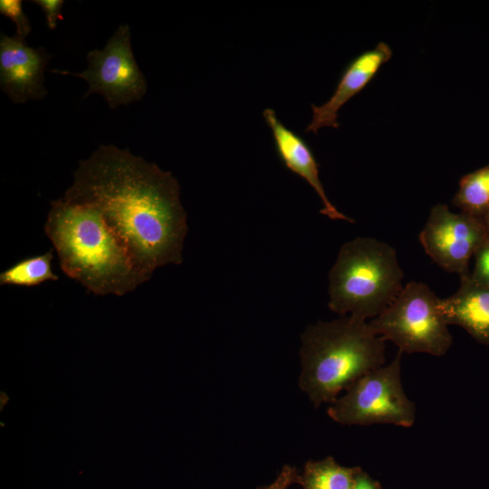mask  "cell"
I'll return each instance as SVG.
<instances>
[{
    "mask_svg": "<svg viewBox=\"0 0 489 489\" xmlns=\"http://www.w3.org/2000/svg\"><path fill=\"white\" fill-rule=\"evenodd\" d=\"M62 199L95 209L147 277L158 267L182 264L188 227L180 187L157 164L128 149L101 145L79 161Z\"/></svg>",
    "mask_w": 489,
    "mask_h": 489,
    "instance_id": "1",
    "label": "cell"
},
{
    "mask_svg": "<svg viewBox=\"0 0 489 489\" xmlns=\"http://www.w3.org/2000/svg\"><path fill=\"white\" fill-rule=\"evenodd\" d=\"M50 205L44 232L66 275L95 295L122 296L149 280L95 209L62 198Z\"/></svg>",
    "mask_w": 489,
    "mask_h": 489,
    "instance_id": "2",
    "label": "cell"
},
{
    "mask_svg": "<svg viewBox=\"0 0 489 489\" xmlns=\"http://www.w3.org/2000/svg\"><path fill=\"white\" fill-rule=\"evenodd\" d=\"M386 341L369 321L350 315L308 325L301 335V390L316 408L332 403L340 391L384 365Z\"/></svg>",
    "mask_w": 489,
    "mask_h": 489,
    "instance_id": "3",
    "label": "cell"
},
{
    "mask_svg": "<svg viewBox=\"0 0 489 489\" xmlns=\"http://www.w3.org/2000/svg\"><path fill=\"white\" fill-rule=\"evenodd\" d=\"M403 279L393 246L358 236L341 245L330 270L328 306L340 316L372 320L398 297Z\"/></svg>",
    "mask_w": 489,
    "mask_h": 489,
    "instance_id": "4",
    "label": "cell"
},
{
    "mask_svg": "<svg viewBox=\"0 0 489 489\" xmlns=\"http://www.w3.org/2000/svg\"><path fill=\"white\" fill-rule=\"evenodd\" d=\"M440 300L426 283L412 281L369 323L378 335L392 341L402 352L440 357L453 343Z\"/></svg>",
    "mask_w": 489,
    "mask_h": 489,
    "instance_id": "5",
    "label": "cell"
},
{
    "mask_svg": "<svg viewBox=\"0 0 489 489\" xmlns=\"http://www.w3.org/2000/svg\"><path fill=\"white\" fill-rule=\"evenodd\" d=\"M402 351L391 363L375 369L346 389L327 409L335 422L347 426L391 424L410 427L416 419L415 404L401 382Z\"/></svg>",
    "mask_w": 489,
    "mask_h": 489,
    "instance_id": "6",
    "label": "cell"
},
{
    "mask_svg": "<svg viewBox=\"0 0 489 489\" xmlns=\"http://www.w3.org/2000/svg\"><path fill=\"white\" fill-rule=\"evenodd\" d=\"M130 39L129 26L120 24L103 49L88 53L85 71L52 72L84 79L89 84L84 98L91 93L101 94L112 110L129 105L141 100L147 91V82L133 55Z\"/></svg>",
    "mask_w": 489,
    "mask_h": 489,
    "instance_id": "7",
    "label": "cell"
},
{
    "mask_svg": "<svg viewBox=\"0 0 489 489\" xmlns=\"http://www.w3.org/2000/svg\"><path fill=\"white\" fill-rule=\"evenodd\" d=\"M419 241L433 262L462 279L469 275V262L489 242V234L481 217L437 204L429 212Z\"/></svg>",
    "mask_w": 489,
    "mask_h": 489,
    "instance_id": "8",
    "label": "cell"
},
{
    "mask_svg": "<svg viewBox=\"0 0 489 489\" xmlns=\"http://www.w3.org/2000/svg\"><path fill=\"white\" fill-rule=\"evenodd\" d=\"M52 55L44 47H30L24 39L0 34V87L15 103L46 94L44 70Z\"/></svg>",
    "mask_w": 489,
    "mask_h": 489,
    "instance_id": "9",
    "label": "cell"
},
{
    "mask_svg": "<svg viewBox=\"0 0 489 489\" xmlns=\"http://www.w3.org/2000/svg\"><path fill=\"white\" fill-rule=\"evenodd\" d=\"M392 56L390 46L379 42L375 47L355 57L344 69L331 97L322 105L312 104V118L305 132L317 134L323 127L337 129L340 108L372 80L379 68Z\"/></svg>",
    "mask_w": 489,
    "mask_h": 489,
    "instance_id": "10",
    "label": "cell"
},
{
    "mask_svg": "<svg viewBox=\"0 0 489 489\" xmlns=\"http://www.w3.org/2000/svg\"><path fill=\"white\" fill-rule=\"evenodd\" d=\"M263 116L270 128L275 149L283 164L292 173L303 178L317 193L322 207L321 214L332 220L354 223L328 198L319 176V164L307 142L292 129L285 127L273 109H265Z\"/></svg>",
    "mask_w": 489,
    "mask_h": 489,
    "instance_id": "11",
    "label": "cell"
},
{
    "mask_svg": "<svg viewBox=\"0 0 489 489\" xmlns=\"http://www.w3.org/2000/svg\"><path fill=\"white\" fill-rule=\"evenodd\" d=\"M448 325L466 331L475 340L489 346V286L473 281L469 275L460 279L457 291L440 300Z\"/></svg>",
    "mask_w": 489,
    "mask_h": 489,
    "instance_id": "12",
    "label": "cell"
},
{
    "mask_svg": "<svg viewBox=\"0 0 489 489\" xmlns=\"http://www.w3.org/2000/svg\"><path fill=\"white\" fill-rule=\"evenodd\" d=\"M360 467H345L331 456L310 460L299 474L297 484L302 489H350Z\"/></svg>",
    "mask_w": 489,
    "mask_h": 489,
    "instance_id": "13",
    "label": "cell"
},
{
    "mask_svg": "<svg viewBox=\"0 0 489 489\" xmlns=\"http://www.w3.org/2000/svg\"><path fill=\"white\" fill-rule=\"evenodd\" d=\"M452 203L461 212L483 217L489 207V164L460 179Z\"/></svg>",
    "mask_w": 489,
    "mask_h": 489,
    "instance_id": "14",
    "label": "cell"
},
{
    "mask_svg": "<svg viewBox=\"0 0 489 489\" xmlns=\"http://www.w3.org/2000/svg\"><path fill=\"white\" fill-rule=\"evenodd\" d=\"M53 250L24 259L0 273L1 285L32 287L47 281H58L51 266Z\"/></svg>",
    "mask_w": 489,
    "mask_h": 489,
    "instance_id": "15",
    "label": "cell"
},
{
    "mask_svg": "<svg viewBox=\"0 0 489 489\" xmlns=\"http://www.w3.org/2000/svg\"><path fill=\"white\" fill-rule=\"evenodd\" d=\"M0 13L14 23L16 27V35L25 40L31 32V24L23 10L22 1L1 0Z\"/></svg>",
    "mask_w": 489,
    "mask_h": 489,
    "instance_id": "16",
    "label": "cell"
},
{
    "mask_svg": "<svg viewBox=\"0 0 489 489\" xmlns=\"http://www.w3.org/2000/svg\"><path fill=\"white\" fill-rule=\"evenodd\" d=\"M475 266L469 277L481 284L489 286V242L475 254Z\"/></svg>",
    "mask_w": 489,
    "mask_h": 489,
    "instance_id": "17",
    "label": "cell"
},
{
    "mask_svg": "<svg viewBox=\"0 0 489 489\" xmlns=\"http://www.w3.org/2000/svg\"><path fill=\"white\" fill-rule=\"evenodd\" d=\"M36 4L44 13L46 25L50 30L56 28L57 21L62 20V8L64 1L62 0H34Z\"/></svg>",
    "mask_w": 489,
    "mask_h": 489,
    "instance_id": "18",
    "label": "cell"
},
{
    "mask_svg": "<svg viewBox=\"0 0 489 489\" xmlns=\"http://www.w3.org/2000/svg\"><path fill=\"white\" fill-rule=\"evenodd\" d=\"M299 472L295 466L285 465L281 469L273 482L256 489H289L293 484H297Z\"/></svg>",
    "mask_w": 489,
    "mask_h": 489,
    "instance_id": "19",
    "label": "cell"
},
{
    "mask_svg": "<svg viewBox=\"0 0 489 489\" xmlns=\"http://www.w3.org/2000/svg\"><path fill=\"white\" fill-rule=\"evenodd\" d=\"M358 478L360 480L361 489H379V484L369 475L364 474L361 469L358 473Z\"/></svg>",
    "mask_w": 489,
    "mask_h": 489,
    "instance_id": "20",
    "label": "cell"
},
{
    "mask_svg": "<svg viewBox=\"0 0 489 489\" xmlns=\"http://www.w3.org/2000/svg\"><path fill=\"white\" fill-rule=\"evenodd\" d=\"M483 221H484V224L487 229V232L489 234V207L488 209L486 210V212L484 213V215L482 217Z\"/></svg>",
    "mask_w": 489,
    "mask_h": 489,
    "instance_id": "21",
    "label": "cell"
}]
</instances>
